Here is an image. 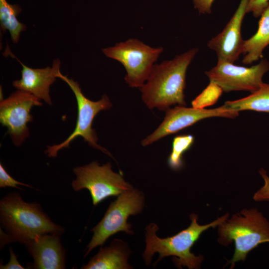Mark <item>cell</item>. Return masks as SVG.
Returning a JSON list of instances; mask_svg holds the SVG:
<instances>
[{
  "label": "cell",
  "instance_id": "11",
  "mask_svg": "<svg viewBox=\"0 0 269 269\" xmlns=\"http://www.w3.org/2000/svg\"><path fill=\"white\" fill-rule=\"evenodd\" d=\"M238 111L228 108L225 105L212 109L187 108L184 106L169 108L166 111L163 122L150 135L141 141L147 146L161 138L176 133L180 130L208 118L221 117L234 119L239 115Z\"/></svg>",
  "mask_w": 269,
  "mask_h": 269
},
{
  "label": "cell",
  "instance_id": "14",
  "mask_svg": "<svg viewBox=\"0 0 269 269\" xmlns=\"http://www.w3.org/2000/svg\"><path fill=\"white\" fill-rule=\"evenodd\" d=\"M59 235L45 234L25 244L33 258V268L63 269L65 267V251L60 243Z\"/></svg>",
  "mask_w": 269,
  "mask_h": 269
},
{
  "label": "cell",
  "instance_id": "12",
  "mask_svg": "<svg viewBox=\"0 0 269 269\" xmlns=\"http://www.w3.org/2000/svg\"><path fill=\"white\" fill-rule=\"evenodd\" d=\"M249 0H241L236 11L221 32L212 38L207 46L217 54L218 62L233 63L243 53L244 41L241 26Z\"/></svg>",
  "mask_w": 269,
  "mask_h": 269
},
{
  "label": "cell",
  "instance_id": "5",
  "mask_svg": "<svg viewBox=\"0 0 269 269\" xmlns=\"http://www.w3.org/2000/svg\"><path fill=\"white\" fill-rule=\"evenodd\" d=\"M144 204V195L137 189H133L117 196L110 204L102 219L91 230L93 236L86 247L84 257L118 232L133 235L132 225L127 222L128 218L140 213Z\"/></svg>",
  "mask_w": 269,
  "mask_h": 269
},
{
  "label": "cell",
  "instance_id": "2",
  "mask_svg": "<svg viewBox=\"0 0 269 269\" xmlns=\"http://www.w3.org/2000/svg\"><path fill=\"white\" fill-rule=\"evenodd\" d=\"M228 217L227 213L208 224L200 225L197 222V215L192 214L190 216L191 222L188 228L165 238L157 236L156 232L158 227L156 224H149L145 228L146 246L142 254L145 264H150L152 256L158 253L159 257L154 266L163 258L173 256L174 263L179 268L182 267H186L189 269L200 268L203 257L195 256L191 252V249L202 233L210 228L218 226Z\"/></svg>",
  "mask_w": 269,
  "mask_h": 269
},
{
  "label": "cell",
  "instance_id": "8",
  "mask_svg": "<svg viewBox=\"0 0 269 269\" xmlns=\"http://www.w3.org/2000/svg\"><path fill=\"white\" fill-rule=\"evenodd\" d=\"M76 175L71 186L75 192L87 189L91 196L93 204L96 206L107 198L118 196L134 189L126 182L120 173L114 172L111 163L102 165L97 161L73 168Z\"/></svg>",
  "mask_w": 269,
  "mask_h": 269
},
{
  "label": "cell",
  "instance_id": "15",
  "mask_svg": "<svg viewBox=\"0 0 269 269\" xmlns=\"http://www.w3.org/2000/svg\"><path fill=\"white\" fill-rule=\"evenodd\" d=\"M131 251L127 244L120 239H115L110 245L101 247L98 253L82 269H129L128 263Z\"/></svg>",
  "mask_w": 269,
  "mask_h": 269
},
{
  "label": "cell",
  "instance_id": "4",
  "mask_svg": "<svg viewBox=\"0 0 269 269\" xmlns=\"http://www.w3.org/2000/svg\"><path fill=\"white\" fill-rule=\"evenodd\" d=\"M218 242L227 246L234 242L235 252L228 261L231 269L245 261L248 253L261 244L269 243V222L256 208L244 209L218 226Z\"/></svg>",
  "mask_w": 269,
  "mask_h": 269
},
{
  "label": "cell",
  "instance_id": "22",
  "mask_svg": "<svg viewBox=\"0 0 269 269\" xmlns=\"http://www.w3.org/2000/svg\"><path fill=\"white\" fill-rule=\"evenodd\" d=\"M259 173L264 180V185L255 193L253 199L256 201H269V176L264 168H261Z\"/></svg>",
  "mask_w": 269,
  "mask_h": 269
},
{
  "label": "cell",
  "instance_id": "16",
  "mask_svg": "<svg viewBox=\"0 0 269 269\" xmlns=\"http://www.w3.org/2000/svg\"><path fill=\"white\" fill-rule=\"evenodd\" d=\"M260 16L257 32L244 41L243 53L245 56L242 60L243 64H251L263 58V50L269 45V5Z\"/></svg>",
  "mask_w": 269,
  "mask_h": 269
},
{
  "label": "cell",
  "instance_id": "17",
  "mask_svg": "<svg viewBox=\"0 0 269 269\" xmlns=\"http://www.w3.org/2000/svg\"><path fill=\"white\" fill-rule=\"evenodd\" d=\"M224 105L238 112L250 110L269 113V84L263 83L259 89L249 96L226 101Z\"/></svg>",
  "mask_w": 269,
  "mask_h": 269
},
{
  "label": "cell",
  "instance_id": "21",
  "mask_svg": "<svg viewBox=\"0 0 269 269\" xmlns=\"http://www.w3.org/2000/svg\"><path fill=\"white\" fill-rule=\"evenodd\" d=\"M17 185H23L29 188L35 189L31 186L21 183L13 178L6 171L2 164L0 163V187L5 188L7 187L15 188L22 190L18 187Z\"/></svg>",
  "mask_w": 269,
  "mask_h": 269
},
{
  "label": "cell",
  "instance_id": "10",
  "mask_svg": "<svg viewBox=\"0 0 269 269\" xmlns=\"http://www.w3.org/2000/svg\"><path fill=\"white\" fill-rule=\"evenodd\" d=\"M41 105L38 98L18 89L0 101V122L7 128V133L15 145H20L29 135L27 124L32 121L30 113L32 108Z\"/></svg>",
  "mask_w": 269,
  "mask_h": 269
},
{
  "label": "cell",
  "instance_id": "3",
  "mask_svg": "<svg viewBox=\"0 0 269 269\" xmlns=\"http://www.w3.org/2000/svg\"><path fill=\"white\" fill-rule=\"evenodd\" d=\"M0 221L15 242L24 245L39 235H61L64 231L52 221L39 204L25 202L18 192L9 193L0 200Z\"/></svg>",
  "mask_w": 269,
  "mask_h": 269
},
{
  "label": "cell",
  "instance_id": "7",
  "mask_svg": "<svg viewBox=\"0 0 269 269\" xmlns=\"http://www.w3.org/2000/svg\"><path fill=\"white\" fill-rule=\"evenodd\" d=\"M57 78L66 82L75 95L78 108L77 120L74 130L66 139L58 144L47 146L45 153L48 157H56L60 149L68 148L71 141L78 136H82L89 145L113 157L107 149L97 143V134L92 128L93 121L97 114L111 108L112 103L109 97L104 94L99 101H92L84 95L77 82L63 75L61 72L58 74Z\"/></svg>",
  "mask_w": 269,
  "mask_h": 269
},
{
  "label": "cell",
  "instance_id": "26",
  "mask_svg": "<svg viewBox=\"0 0 269 269\" xmlns=\"http://www.w3.org/2000/svg\"><path fill=\"white\" fill-rule=\"evenodd\" d=\"M15 242L12 237L7 233H4L0 228V247L3 248L5 245Z\"/></svg>",
  "mask_w": 269,
  "mask_h": 269
},
{
  "label": "cell",
  "instance_id": "19",
  "mask_svg": "<svg viewBox=\"0 0 269 269\" xmlns=\"http://www.w3.org/2000/svg\"><path fill=\"white\" fill-rule=\"evenodd\" d=\"M194 137L191 134L178 135L172 141V151L168 158L169 167L178 170L183 166V155L192 145Z\"/></svg>",
  "mask_w": 269,
  "mask_h": 269
},
{
  "label": "cell",
  "instance_id": "1",
  "mask_svg": "<svg viewBox=\"0 0 269 269\" xmlns=\"http://www.w3.org/2000/svg\"><path fill=\"white\" fill-rule=\"evenodd\" d=\"M198 50L194 48L172 60L154 65L149 77L140 88L142 100L149 109L166 111L173 105H186L184 94L186 73Z\"/></svg>",
  "mask_w": 269,
  "mask_h": 269
},
{
  "label": "cell",
  "instance_id": "6",
  "mask_svg": "<svg viewBox=\"0 0 269 269\" xmlns=\"http://www.w3.org/2000/svg\"><path fill=\"white\" fill-rule=\"evenodd\" d=\"M102 51L107 57L124 66L127 72L125 80L130 87L140 88L149 77L163 49L152 47L137 39L130 38L103 48Z\"/></svg>",
  "mask_w": 269,
  "mask_h": 269
},
{
  "label": "cell",
  "instance_id": "23",
  "mask_svg": "<svg viewBox=\"0 0 269 269\" xmlns=\"http://www.w3.org/2000/svg\"><path fill=\"white\" fill-rule=\"evenodd\" d=\"M269 5V0H249L246 13L252 12L254 17H258Z\"/></svg>",
  "mask_w": 269,
  "mask_h": 269
},
{
  "label": "cell",
  "instance_id": "13",
  "mask_svg": "<svg viewBox=\"0 0 269 269\" xmlns=\"http://www.w3.org/2000/svg\"><path fill=\"white\" fill-rule=\"evenodd\" d=\"M21 64V78L12 83L18 90L28 92L39 100H43L49 105L52 104L50 87L56 80L60 72V61L56 59L51 67L43 68H32L27 67L14 56Z\"/></svg>",
  "mask_w": 269,
  "mask_h": 269
},
{
  "label": "cell",
  "instance_id": "18",
  "mask_svg": "<svg viewBox=\"0 0 269 269\" xmlns=\"http://www.w3.org/2000/svg\"><path fill=\"white\" fill-rule=\"evenodd\" d=\"M21 9L18 4H11L6 0H0V20L3 31L8 30L14 43L19 41L20 33L26 30V26L17 18Z\"/></svg>",
  "mask_w": 269,
  "mask_h": 269
},
{
  "label": "cell",
  "instance_id": "9",
  "mask_svg": "<svg viewBox=\"0 0 269 269\" xmlns=\"http://www.w3.org/2000/svg\"><path fill=\"white\" fill-rule=\"evenodd\" d=\"M269 70L266 59L250 67L234 65L233 63H217L205 72L210 81L218 85L223 92L246 91L254 92L263 84V77Z\"/></svg>",
  "mask_w": 269,
  "mask_h": 269
},
{
  "label": "cell",
  "instance_id": "20",
  "mask_svg": "<svg viewBox=\"0 0 269 269\" xmlns=\"http://www.w3.org/2000/svg\"><path fill=\"white\" fill-rule=\"evenodd\" d=\"M223 91L217 84L210 82L209 85L191 102L192 107L204 109L214 105L222 95Z\"/></svg>",
  "mask_w": 269,
  "mask_h": 269
},
{
  "label": "cell",
  "instance_id": "25",
  "mask_svg": "<svg viewBox=\"0 0 269 269\" xmlns=\"http://www.w3.org/2000/svg\"><path fill=\"white\" fill-rule=\"evenodd\" d=\"M10 259L8 262L3 265L0 264V269H24L23 268L19 263L17 259L16 256L13 252L11 247L9 248Z\"/></svg>",
  "mask_w": 269,
  "mask_h": 269
},
{
  "label": "cell",
  "instance_id": "24",
  "mask_svg": "<svg viewBox=\"0 0 269 269\" xmlns=\"http://www.w3.org/2000/svg\"><path fill=\"white\" fill-rule=\"evenodd\" d=\"M214 0H193L194 7L200 13H211V7Z\"/></svg>",
  "mask_w": 269,
  "mask_h": 269
}]
</instances>
